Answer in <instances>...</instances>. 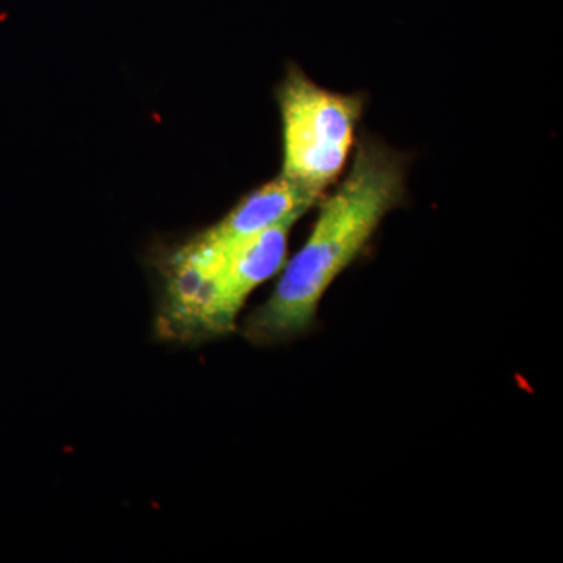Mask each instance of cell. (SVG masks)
Here are the masks:
<instances>
[{"instance_id":"6da1fadb","label":"cell","mask_w":563,"mask_h":563,"mask_svg":"<svg viewBox=\"0 0 563 563\" xmlns=\"http://www.w3.org/2000/svg\"><path fill=\"white\" fill-rule=\"evenodd\" d=\"M350 173L331 196L301 250L285 266L272 298L244 324L257 346L290 342L312 328L329 287L357 261L385 217L406 201L407 155L365 135L352 152Z\"/></svg>"},{"instance_id":"7a4b0ae2","label":"cell","mask_w":563,"mask_h":563,"mask_svg":"<svg viewBox=\"0 0 563 563\" xmlns=\"http://www.w3.org/2000/svg\"><path fill=\"white\" fill-rule=\"evenodd\" d=\"M282 118V176L321 199L350 163L365 111L363 92H336L290 66L277 90Z\"/></svg>"},{"instance_id":"3957f363","label":"cell","mask_w":563,"mask_h":563,"mask_svg":"<svg viewBox=\"0 0 563 563\" xmlns=\"http://www.w3.org/2000/svg\"><path fill=\"white\" fill-rule=\"evenodd\" d=\"M225 252L201 236L180 247L166 268L157 329L165 339L202 342L231 332L221 306L220 274Z\"/></svg>"},{"instance_id":"277c9868","label":"cell","mask_w":563,"mask_h":563,"mask_svg":"<svg viewBox=\"0 0 563 563\" xmlns=\"http://www.w3.org/2000/svg\"><path fill=\"white\" fill-rule=\"evenodd\" d=\"M299 218H288L225 252L220 276L221 306L233 325L247 296L284 265L288 236Z\"/></svg>"},{"instance_id":"5b68a950","label":"cell","mask_w":563,"mask_h":563,"mask_svg":"<svg viewBox=\"0 0 563 563\" xmlns=\"http://www.w3.org/2000/svg\"><path fill=\"white\" fill-rule=\"evenodd\" d=\"M320 199L298 184L280 176L247 195L224 220L201 236L218 250L228 252L288 218L302 217Z\"/></svg>"}]
</instances>
